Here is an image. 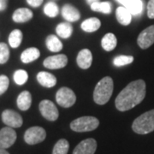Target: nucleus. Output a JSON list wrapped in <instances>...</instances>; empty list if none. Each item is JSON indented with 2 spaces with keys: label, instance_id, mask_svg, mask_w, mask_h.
<instances>
[{
  "label": "nucleus",
  "instance_id": "nucleus-37",
  "mask_svg": "<svg viewBox=\"0 0 154 154\" xmlns=\"http://www.w3.org/2000/svg\"><path fill=\"white\" fill-rule=\"evenodd\" d=\"M0 154H10V153L6 151L5 149L1 148V147H0Z\"/></svg>",
  "mask_w": 154,
  "mask_h": 154
},
{
  "label": "nucleus",
  "instance_id": "nucleus-34",
  "mask_svg": "<svg viewBox=\"0 0 154 154\" xmlns=\"http://www.w3.org/2000/svg\"><path fill=\"white\" fill-rule=\"evenodd\" d=\"M28 4L32 7L37 8L38 6H40L43 3V0H27Z\"/></svg>",
  "mask_w": 154,
  "mask_h": 154
},
{
  "label": "nucleus",
  "instance_id": "nucleus-15",
  "mask_svg": "<svg viewBox=\"0 0 154 154\" xmlns=\"http://www.w3.org/2000/svg\"><path fill=\"white\" fill-rule=\"evenodd\" d=\"M33 12L29 9L21 8V9H17V11L14 12L12 16V19L15 22L23 23V22H27L29 20H31L33 18Z\"/></svg>",
  "mask_w": 154,
  "mask_h": 154
},
{
  "label": "nucleus",
  "instance_id": "nucleus-27",
  "mask_svg": "<svg viewBox=\"0 0 154 154\" xmlns=\"http://www.w3.org/2000/svg\"><path fill=\"white\" fill-rule=\"evenodd\" d=\"M143 2L142 0H134L129 6L127 7L132 16H139L143 11Z\"/></svg>",
  "mask_w": 154,
  "mask_h": 154
},
{
  "label": "nucleus",
  "instance_id": "nucleus-14",
  "mask_svg": "<svg viewBox=\"0 0 154 154\" xmlns=\"http://www.w3.org/2000/svg\"><path fill=\"white\" fill-rule=\"evenodd\" d=\"M62 16L63 18L69 22L78 21L81 17V14L76 8L70 5H65L62 8Z\"/></svg>",
  "mask_w": 154,
  "mask_h": 154
},
{
  "label": "nucleus",
  "instance_id": "nucleus-3",
  "mask_svg": "<svg viewBox=\"0 0 154 154\" xmlns=\"http://www.w3.org/2000/svg\"><path fill=\"white\" fill-rule=\"evenodd\" d=\"M134 132L146 134L154 131V110H149L137 117L132 124Z\"/></svg>",
  "mask_w": 154,
  "mask_h": 154
},
{
  "label": "nucleus",
  "instance_id": "nucleus-22",
  "mask_svg": "<svg viewBox=\"0 0 154 154\" xmlns=\"http://www.w3.org/2000/svg\"><path fill=\"white\" fill-rule=\"evenodd\" d=\"M46 46L49 51L53 52L60 51L63 49V44L55 35H49L46 38Z\"/></svg>",
  "mask_w": 154,
  "mask_h": 154
},
{
  "label": "nucleus",
  "instance_id": "nucleus-12",
  "mask_svg": "<svg viewBox=\"0 0 154 154\" xmlns=\"http://www.w3.org/2000/svg\"><path fill=\"white\" fill-rule=\"evenodd\" d=\"M97 149V141L94 139H87L77 145L73 154H94Z\"/></svg>",
  "mask_w": 154,
  "mask_h": 154
},
{
  "label": "nucleus",
  "instance_id": "nucleus-1",
  "mask_svg": "<svg viewBox=\"0 0 154 154\" xmlns=\"http://www.w3.org/2000/svg\"><path fill=\"white\" fill-rule=\"evenodd\" d=\"M146 96V83L143 80L130 82L122 89L115 100L116 109L120 111L131 110L141 103Z\"/></svg>",
  "mask_w": 154,
  "mask_h": 154
},
{
  "label": "nucleus",
  "instance_id": "nucleus-4",
  "mask_svg": "<svg viewBox=\"0 0 154 154\" xmlns=\"http://www.w3.org/2000/svg\"><path fill=\"white\" fill-rule=\"evenodd\" d=\"M99 125L98 118L94 116H82L71 122L70 128L75 132H89L96 129Z\"/></svg>",
  "mask_w": 154,
  "mask_h": 154
},
{
  "label": "nucleus",
  "instance_id": "nucleus-38",
  "mask_svg": "<svg viewBox=\"0 0 154 154\" xmlns=\"http://www.w3.org/2000/svg\"><path fill=\"white\" fill-rule=\"evenodd\" d=\"M87 2H88V4L92 5V4H94L95 2H99V0H87Z\"/></svg>",
  "mask_w": 154,
  "mask_h": 154
},
{
  "label": "nucleus",
  "instance_id": "nucleus-35",
  "mask_svg": "<svg viewBox=\"0 0 154 154\" xmlns=\"http://www.w3.org/2000/svg\"><path fill=\"white\" fill-rule=\"evenodd\" d=\"M119 4L122 5V6H124L125 8H127L128 6H129L134 0H116Z\"/></svg>",
  "mask_w": 154,
  "mask_h": 154
},
{
  "label": "nucleus",
  "instance_id": "nucleus-13",
  "mask_svg": "<svg viewBox=\"0 0 154 154\" xmlns=\"http://www.w3.org/2000/svg\"><path fill=\"white\" fill-rule=\"evenodd\" d=\"M76 62L78 66L83 69H87L92 65L93 55L88 49L82 50L77 56Z\"/></svg>",
  "mask_w": 154,
  "mask_h": 154
},
{
  "label": "nucleus",
  "instance_id": "nucleus-23",
  "mask_svg": "<svg viewBox=\"0 0 154 154\" xmlns=\"http://www.w3.org/2000/svg\"><path fill=\"white\" fill-rule=\"evenodd\" d=\"M56 31H57V35L60 36L61 38H67L71 36L72 33H73V28H72L71 24H69L68 22H63V23H60L57 25Z\"/></svg>",
  "mask_w": 154,
  "mask_h": 154
},
{
  "label": "nucleus",
  "instance_id": "nucleus-30",
  "mask_svg": "<svg viewBox=\"0 0 154 154\" xmlns=\"http://www.w3.org/2000/svg\"><path fill=\"white\" fill-rule=\"evenodd\" d=\"M14 81L17 83V85H23L27 82L28 79V75L27 71L23 70V69H19L17 70L14 74Z\"/></svg>",
  "mask_w": 154,
  "mask_h": 154
},
{
  "label": "nucleus",
  "instance_id": "nucleus-24",
  "mask_svg": "<svg viewBox=\"0 0 154 154\" xmlns=\"http://www.w3.org/2000/svg\"><path fill=\"white\" fill-rule=\"evenodd\" d=\"M22 40V33L19 29L13 30L9 36V43L12 48H17Z\"/></svg>",
  "mask_w": 154,
  "mask_h": 154
},
{
  "label": "nucleus",
  "instance_id": "nucleus-17",
  "mask_svg": "<svg viewBox=\"0 0 154 154\" xmlns=\"http://www.w3.org/2000/svg\"><path fill=\"white\" fill-rule=\"evenodd\" d=\"M116 19H117L118 22L124 26L128 25L132 20L131 13L124 6H120L116 9Z\"/></svg>",
  "mask_w": 154,
  "mask_h": 154
},
{
  "label": "nucleus",
  "instance_id": "nucleus-5",
  "mask_svg": "<svg viewBox=\"0 0 154 154\" xmlns=\"http://www.w3.org/2000/svg\"><path fill=\"white\" fill-rule=\"evenodd\" d=\"M56 100L57 104L64 108H69L75 105L76 96L70 88H60L56 94Z\"/></svg>",
  "mask_w": 154,
  "mask_h": 154
},
{
  "label": "nucleus",
  "instance_id": "nucleus-31",
  "mask_svg": "<svg viewBox=\"0 0 154 154\" xmlns=\"http://www.w3.org/2000/svg\"><path fill=\"white\" fill-rule=\"evenodd\" d=\"M10 57V50L5 43H0V64L5 63Z\"/></svg>",
  "mask_w": 154,
  "mask_h": 154
},
{
  "label": "nucleus",
  "instance_id": "nucleus-21",
  "mask_svg": "<svg viewBox=\"0 0 154 154\" xmlns=\"http://www.w3.org/2000/svg\"><path fill=\"white\" fill-rule=\"evenodd\" d=\"M117 44V40L113 33H106L101 40V45L103 49L106 51H110L114 50Z\"/></svg>",
  "mask_w": 154,
  "mask_h": 154
},
{
  "label": "nucleus",
  "instance_id": "nucleus-20",
  "mask_svg": "<svg viewBox=\"0 0 154 154\" xmlns=\"http://www.w3.org/2000/svg\"><path fill=\"white\" fill-rule=\"evenodd\" d=\"M40 55V52L37 48L31 47L28 49L25 50L21 55V60L24 63H29L33 61L38 59V57Z\"/></svg>",
  "mask_w": 154,
  "mask_h": 154
},
{
  "label": "nucleus",
  "instance_id": "nucleus-25",
  "mask_svg": "<svg viewBox=\"0 0 154 154\" xmlns=\"http://www.w3.org/2000/svg\"><path fill=\"white\" fill-rule=\"evenodd\" d=\"M69 148V144L65 139L59 140L53 147L52 154H67Z\"/></svg>",
  "mask_w": 154,
  "mask_h": 154
},
{
  "label": "nucleus",
  "instance_id": "nucleus-7",
  "mask_svg": "<svg viewBox=\"0 0 154 154\" xmlns=\"http://www.w3.org/2000/svg\"><path fill=\"white\" fill-rule=\"evenodd\" d=\"M39 110L41 115L44 116L45 119L49 121H56L58 118V110L56 107L55 105L47 99L42 100L39 104Z\"/></svg>",
  "mask_w": 154,
  "mask_h": 154
},
{
  "label": "nucleus",
  "instance_id": "nucleus-26",
  "mask_svg": "<svg viewBox=\"0 0 154 154\" xmlns=\"http://www.w3.org/2000/svg\"><path fill=\"white\" fill-rule=\"evenodd\" d=\"M91 9L97 12L110 14L111 12V5L109 2H95L91 5Z\"/></svg>",
  "mask_w": 154,
  "mask_h": 154
},
{
  "label": "nucleus",
  "instance_id": "nucleus-6",
  "mask_svg": "<svg viewBox=\"0 0 154 154\" xmlns=\"http://www.w3.org/2000/svg\"><path fill=\"white\" fill-rule=\"evenodd\" d=\"M46 137V132L41 127H32L28 128L24 134V140L28 145H35L40 143Z\"/></svg>",
  "mask_w": 154,
  "mask_h": 154
},
{
  "label": "nucleus",
  "instance_id": "nucleus-19",
  "mask_svg": "<svg viewBox=\"0 0 154 154\" xmlns=\"http://www.w3.org/2000/svg\"><path fill=\"white\" fill-rule=\"evenodd\" d=\"M100 25H101V22L98 18L91 17L89 19L85 20L82 23L81 28H82L83 31H85L87 33H92V32L97 31L100 28Z\"/></svg>",
  "mask_w": 154,
  "mask_h": 154
},
{
  "label": "nucleus",
  "instance_id": "nucleus-11",
  "mask_svg": "<svg viewBox=\"0 0 154 154\" xmlns=\"http://www.w3.org/2000/svg\"><path fill=\"white\" fill-rule=\"evenodd\" d=\"M44 66L50 69H58L66 66L68 63V57L66 55L59 54L49 57L44 60Z\"/></svg>",
  "mask_w": 154,
  "mask_h": 154
},
{
  "label": "nucleus",
  "instance_id": "nucleus-8",
  "mask_svg": "<svg viewBox=\"0 0 154 154\" xmlns=\"http://www.w3.org/2000/svg\"><path fill=\"white\" fill-rule=\"evenodd\" d=\"M17 140V133L11 127H5L0 130V147L9 148Z\"/></svg>",
  "mask_w": 154,
  "mask_h": 154
},
{
  "label": "nucleus",
  "instance_id": "nucleus-33",
  "mask_svg": "<svg viewBox=\"0 0 154 154\" xmlns=\"http://www.w3.org/2000/svg\"><path fill=\"white\" fill-rule=\"evenodd\" d=\"M147 16L150 19H154V0H149L147 5Z\"/></svg>",
  "mask_w": 154,
  "mask_h": 154
},
{
  "label": "nucleus",
  "instance_id": "nucleus-10",
  "mask_svg": "<svg viewBox=\"0 0 154 154\" xmlns=\"http://www.w3.org/2000/svg\"><path fill=\"white\" fill-rule=\"evenodd\" d=\"M137 43L141 49H147L154 43V25L144 29L140 33Z\"/></svg>",
  "mask_w": 154,
  "mask_h": 154
},
{
  "label": "nucleus",
  "instance_id": "nucleus-29",
  "mask_svg": "<svg viewBox=\"0 0 154 154\" xmlns=\"http://www.w3.org/2000/svg\"><path fill=\"white\" fill-rule=\"evenodd\" d=\"M133 61H134V57L132 56L122 55L116 57L113 60V63L115 66L121 67L131 63H133Z\"/></svg>",
  "mask_w": 154,
  "mask_h": 154
},
{
  "label": "nucleus",
  "instance_id": "nucleus-36",
  "mask_svg": "<svg viewBox=\"0 0 154 154\" xmlns=\"http://www.w3.org/2000/svg\"><path fill=\"white\" fill-rule=\"evenodd\" d=\"M8 0H0V11H3L7 8Z\"/></svg>",
  "mask_w": 154,
  "mask_h": 154
},
{
  "label": "nucleus",
  "instance_id": "nucleus-16",
  "mask_svg": "<svg viewBox=\"0 0 154 154\" xmlns=\"http://www.w3.org/2000/svg\"><path fill=\"white\" fill-rule=\"evenodd\" d=\"M37 80L38 83L45 88H52L57 83L56 77L48 72L41 71L37 75Z\"/></svg>",
  "mask_w": 154,
  "mask_h": 154
},
{
  "label": "nucleus",
  "instance_id": "nucleus-18",
  "mask_svg": "<svg viewBox=\"0 0 154 154\" xmlns=\"http://www.w3.org/2000/svg\"><path fill=\"white\" fill-rule=\"evenodd\" d=\"M32 104V96L28 91H23L17 98V106L21 110H27Z\"/></svg>",
  "mask_w": 154,
  "mask_h": 154
},
{
  "label": "nucleus",
  "instance_id": "nucleus-9",
  "mask_svg": "<svg viewBox=\"0 0 154 154\" xmlns=\"http://www.w3.org/2000/svg\"><path fill=\"white\" fill-rule=\"evenodd\" d=\"M2 121L11 128H20L23 123L22 116L12 110H5L2 113Z\"/></svg>",
  "mask_w": 154,
  "mask_h": 154
},
{
  "label": "nucleus",
  "instance_id": "nucleus-2",
  "mask_svg": "<svg viewBox=\"0 0 154 154\" xmlns=\"http://www.w3.org/2000/svg\"><path fill=\"white\" fill-rule=\"evenodd\" d=\"M113 80L109 76L104 77L96 85L94 92V100L98 105H105L113 93Z\"/></svg>",
  "mask_w": 154,
  "mask_h": 154
},
{
  "label": "nucleus",
  "instance_id": "nucleus-28",
  "mask_svg": "<svg viewBox=\"0 0 154 154\" xmlns=\"http://www.w3.org/2000/svg\"><path fill=\"white\" fill-rule=\"evenodd\" d=\"M44 12L47 17H56L59 13V9L55 3L49 2L45 5Z\"/></svg>",
  "mask_w": 154,
  "mask_h": 154
},
{
  "label": "nucleus",
  "instance_id": "nucleus-32",
  "mask_svg": "<svg viewBox=\"0 0 154 154\" xmlns=\"http://www.w3.org/2000/svg\"><path fill=\"white\" fill-rule=\"evenodd\" d=\"M10 81L6 75H0V95L5 94L9 88Z\"/></svg>",
  "mask_w": 154,
  "mask_h": 154
}]
</instances>
